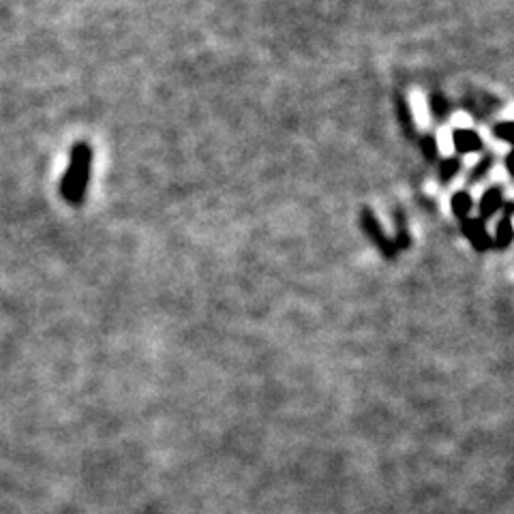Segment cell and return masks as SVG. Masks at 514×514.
Segmentation results:
<instances>
[{
    "label": "cell",
    "mask_w": 514,
    "mask_h": 514,
    "mask_svg": "<svg viewBox=\"0 0 514 514\" xmlns=\"http://www.w3.org/2000/svg\"><path fill=\"white\" fill-rule=\"evenodd\" d=\"M88 172H90V148L80 144L73 150L71 165L62 178V196L71 204H80L86 191L88 182Z\"/></svg>",
    "instance_id": "1"
},
{
    "label": "cell",
    "mask_w": 514,
    "mask_h": 514,
    "mask_svg": "<svg viewBox=\"0 0 514 514\" xmlns=\"http://www.w3.org/2000/svg\"><path fill=\"white\" fill-rule=\"evenodd\" d=\"M470 136H472V133H465V136H461V133H459V138H470ZM476 144H478L476 140H472V142H470V140L461 142V146H463V148H467V146H476Z\"/></svg>",
    "instance_id": "3"
},
{
    "label": "cell",
    "mask_w": 514,
    "mask_h": 514,
    "mask_svg": "<svg viewBox=\"0 0 514 514\" xmlns=\"http://www.w3.org/2000/svg\"><path fill=\"white\" fill-rule=\"evenodd\" d=\"M455 210H457L459 215H465V213L470 210V198H467V196H457V200H455Z\"/></svg>",
    "instance_id": "2"
}]
</instances>
